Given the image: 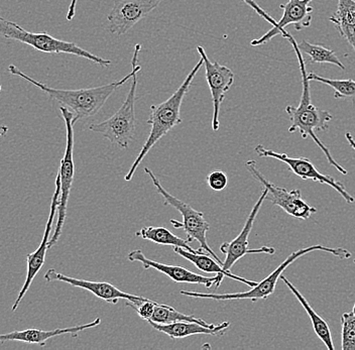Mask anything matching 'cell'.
<instances>
[{
  "label": "cell",
  "instance_id": "3957f363",
  "mask_svg": "<svg viewBox=\"0 0 355 350\" xmlns=\"http://www.w3.org/2000/svg\"><path fill=\"white\" fill-rule=\"evenodd\" d=\"M204 65L203 59H200L198 63L192 69L185 81L181 84L176 92L166 99L163 103L153 105L150 107V117L148 119V125H150V136L146 139L143 148L139 152V156L137 157L135 161H133L132 167H130L128 173H126L125 181H132L133 175L137 172V168L141 165L144 157L148 154L150 150L154 148L155 143L165 137L168 132H170L175 126L182 123L181 119V106L183 103L184 98L189 91V88L192 85L193 80L199 72L200 69Z\"/></svg>",
  "mask_w": 355,
  "mask_h": 350
},
{
  "label": "cell",
  "instance_id": "5bb4252c",
  "mask_svg": "<svg viewBox=\"0 0 355 350\" xmlns=\"http://www.w3.org/2000/svg\"><path fill=\"white\" fill-rule=\"evenodd\" d=\"M60 194H61V181H60V176L59 174H58L57 178H55V193L54 195H53L50 215H49L48 222H46V229H44L43 240H42L39 249L26 256V263H28L26 278L21 291H19L17 300H15L12 307H11V310H12L13 312L17 311V308H19V304H21L22 299L24 298V296H26L28 290H30V287L32 286L35 277H37V274H39V272L41 271L42 268H43L44 260H46V250L50 249V247H49V243H50V236L51 232H52L55 216V214H58Z\"/></svg>",
  "mask_w": 355,
  "mask_h": 350
},
{
  "label": "cell",
  "instance_id": "cb8c5ba5",
  "mask_svg": "<svg viewBox=\"0 0 355 350\" xmlns=\"http://www.w3.org/2000/svg\"><path fill=\"white\" fill-rule=\"evenodd\" d=\"M298 48L302 53L309 56L310 62L312 64H331V65L340 68L341 70H345V66L333 50H329L323 46L314 45L305 40H303L301 43H298Z\"/></svg>",
  "mask_w": 355,
  "mask_h": 350
},
{
  "label": "cell",
  "instance_id": "4fadbf2b",
  "mask_svg": "<svg viewBox=\"0 0 355 350\" xmlns=\"http://www.w3.org/2000/svg\"><path fill=\"white\" fill-rule=\"evenodd\" d=\"M200 56L204 61L205 66L206 80L212 96L213 117L212 130L217 132L219 130V113H220L221 103L225 98L226 93L230 91L234 82V73L226 66H222L218 62H211L203 46H197Z\"/></svg>",
  "mask_w": 355,
  "mask_h": 350
},
{
  "label": "cell",
  "instance_id": "7402d4cb",
  "mask_svg": "<svg viewBox=\"0 0 355 350\" xmlns=\"http://www.w3.org/2000/svg\"><path fill=\"white\" fill-rule=\"evenodd\" d=\"M135 236L146 239V240L153 241V243H157V245H170V247H182V249L188 250V252H194V254H199V252L200 254H206L202 249H199L198 250H193L192 247L189 245L188 240H185V239H182L179 238V236H175L170 230L166 229V228L163 227V226H146V227H143L139 232H137Z\"/></svg>",
  "mask_w": 355,
  "mask_h": 350
},
{
  "label": "cell",
  "instance_id": "9a60e30c",
  "mask_svg": "<svg viewBox=\"0 0 355 350\" xmlns=\"http://www.w3.org/2000/svg\"><path fill=\"white\" fill-rule=\"evenodd\" d=\"M311 1L313 0H288L286 3L281 4L279 8L283 10L281 21H277V26H272V30H268L263 37L252 41L250 45L254 46L265 45L277 35L288 34L285 28L288 24H293L296 30H302L310 26L312 24L313 10H314V8L310 6Z\"/></svg>",
  "mask_w": 355,
  "mask_h": 350
},
{
  "label": "cell",
  "instance_id": "e0dca14e",
  "mask_svg": "<svg viewBox=\"0 0 355 350\" xmlns=\"http://www.w3.org/2000/svg\"><path fill=\"white\" fill-rule=\"evenodd\" d=\"M44 280L48 283L62 282L69 283L73 287L80 288V289L87 290L94 296L98 297L101 300L110 303V304H116L119 300L130 301V302H139V301L148 300L141 296L125 293L121 290L117 289L115 286L105 282H91V281L81 280V279L72 278V277L65 276V274L58 272L55 269L49 270L44 274Z\"/></svg>",
  "mask_w": 355,
  "mask_h": 350
},
{
  "label": "cell",
  "instance_id": "6da1fadb",
  "mask_svg": "<svg viewBox=\"0 0 355 350\" xmlns=\"http://www.w3.org/2000/svg\"><path fill=\"white\" fill-rule=\"evenodd\" d=\"M141 46L137 44L133 51V57L132 60V70L130 74L126 75L119 81L112 82L106 85L98 86V87L84 88V89H58L52 88L42 82L32 78V77L22 72L15 65L8 66V71L15 76L26 80L28 83L33 84L40 90L43 91L44 94L48 95L50 99L55 100L61 106L68 108L74 114L73 123H76L80 119H88V117L94 116L101 110L104 104L108 100L111 95L114 93L117 88L125 84L130 78H132L135 74L141 70L139 65V54L141 52Z\"/></svg>",
  "mask_w": 355,
  "mask_h": 350
},
{
  "label": "cell",
  "instance_id": "9c48e42d",
  "mask_svg": "<svg viewBox=\"0 0 355 350\" xmlns=\"http://www.w3.org/2000/svg\"><path fill=\"white\" fill-rule=\"evenodd\" d=\"M245 167L255 180L259 181L263 188L268 190L266 200L281 207L286 213L302 220H307L311 215L316 213V208L313 207L302 198V193L299 189L288 191L286 188L279 187L270 183L257 169V161L254 159L246 161Z\"/></svg>",
  "mask_w": 355,
  "mask_h": 350
},
{
  "label": "cell",
  "instance_id": "ffe728a7",
  "mask_svg": "<svg viewBox=\"0 0 355 350\" xmlns=\"http://www.w3.org/2000/svg\"><path fill=\"white\" fill-rule=\"evenodd\" d=\"M173 249L180 256L191 261L200 271L207 272V274H221L223 276L227 277V278L232 279V280L237 281V282L245 283V285L250 286L252 288L254 287L257 283L254 282V281L246 280L243 277L233 274L232 272L225 271L220 263L209 256V254H200V252L199 254H194V252H188V250L182 249V247H173Z\"/></svg>",
  "mask_w": 355,
  "mask_h": 350
},
{
  "label": "cell",
  "instance_id": "83f0119b",
  "mask_svg": "<svg viewBox=\"0 0 355 350\" xmlns=\"http://www.w3.org/2000/svg\"><path fill=\"white\" fill-rule=\"evenodd\" d=\"M126 305L135 309V312L139 314L141 319L148 321L152 318L157 302L148 299V300L139 301V302H130V301H128Z\"/></svg>",
  "mask_w": 355,
  "mask_h": 350
},
{
  "label": "cell",
  "instance_id": "4dcf8cb0",
  "mask_svg": "<svg viewBox=\"0 0 355 350\" xmlns=\"http://www.w3.org/2000/svg\"><path fill=\"white\" fill-rule=\"evenodd\" d=\"M78 0H71L70 6H69L68 13H67V21H72L76 15V6Z\"/></svg>",
  "mask_w": 355,
  "mask_h": 350
},
{
  "label": "cell",
  "instance_id": "52a82bcc",
  "mask_svg": "<svg viewBox=\"0 0 355 350\" xmlns=\"http://www.w3.org/2000/svg\"><path fill=\"white\" fill-rule=\"evenodd\" d=\"M137 74L132 77V84L125 100L119 110L102 123H92L89 130L102 134L113 145L128 148L135 137V95L137 89Z\"/></svg>",
  "mask_w": 355,
  "mask_h": 350
},
{
  "label": "cell",
  "instance_id": "ba28073f",
  "mask_svg": "<svg viewBox=\"0 0 355 350\" xmlns=\"http://www.w3.org/2000/svg\"><path fill=\"white\" fill-rule=\"evenodd\" d=\"M62 116L65 121L67 130V143L65 155L61 159V166H60L59 174L60 181H61V194H60L59 206H58V221L55 225L54 234L50 238L49 247L52 249L55 243L61 238L62 231H63L64 225H65L67 216V207H68L69 197H70L71 189H72L73 181H74L75 165H74V123L73 119L74 114L64 106L60 107Z\"/></svg>",
  "mask_w": 355,
  "mask_h": 350
},
{
  "label": "cell",
  "instance_id": "8992f818",
  "mask_svg": "<svg viewBox=\"0 0 355 350\" xmlns=\"http://www.w3.org/2000/svg\"><path fill=\"white\" fill-rule=\"evenodd\" d=\"M144 172L150 177V181L153 182L155 189H157V192L163 196L164 200H165L164 204L172 206L173 208L177 209L183 216V223H180L179 221L174 220V219H171V223L174 225V227L183 228L186 234H187L189 243L194 240L198 241L200 249L203 250L206 254H210L213 259H215L222 265L223 261L217 256V254L208 245L206 234L209 231L210 225L206 220L205 215H204L203 212L197 211L190 204L183 202V201L178 199L177 197H175L174 195L166 191L163 185H162L161 182H159V178L155 176V173L152 170L148 169V168H144Z\"/></svg>",
  "mask_w": 355,
  "mask_h": 350
},
{
  "label": "cell",
  "instance_id": "d4e9b609",
  "mask_svg": "<svg viewBox=\"0 0 355 350\" xmlns=\"http://www.w3.org/2000/svg\"><path fill=\"white\" fill-rule=\"evenodd\" d=\"M309 81L319 82L330 86L334 90V98L346 99L355 103V81L352 79L338 80L324 78L315 73H308Z\"/></svg>",
  "mask_w": 355,
  "mask_h": 350
},
{
  "label": "cell",
  "instance_id": "f1b7e54d",
  "mask_svg": "<svg viewBox=\"0 0 355 350\" xmlns=\"http://www.w3.org/2000/svg\"><path fill=\"white\" fill-rule=\"evenodd\" d=\"M208 185L214 191H223L227 187L228 179L223 170H213L207 177Z\"/></svg>",
  "mask_w": 355,
  "mask_h": 350
},
{
  "label": "cell",
  "instance_id": "e575fe53",
  "mask_svg": "<svg viewBox=\"0 0 355 350\" xmlns=\"http://www.w3.org/2000/svg\"><path fill=\"white\" fill-rule=\"evenodd\" d=\"M354 263H355V260H354Z\"/></svg>",
  "mask_w": 355,
  "mask_h": 350
},
{
  "label": "cell",
  "instance_id": "2e32d148",
  "mask_svg": "<svg viewBox=\"0 0 355 350\" xmlns=\"http://www.w3.org/2000/svg\"><path fill=\"white\" fill-rule=\"evenodd\" d=\"M128 261H132V263L139 261V263H143L146 270L154 269L155 271L166 274L175 283H200V285L205 286L208 289L215 286V289H218L221 283L223 282L224 278H225V276L221 274H216L214 277H204L189 271L183 267L165 265V263H159V261L150 260L144 256L141 250H132L128 254Z\"/></svg>",
  "mask_w": 355,
  "mask_h": 350
},
{
  "label": "cell",
  "instance_id": "7c38bea8",
  "mask_svg": "<svg viewBox=\"0 0 355 350\" xmlns=\"http://www.w3.org/2000/svg\"><path fill=\"white\" fill-rule=\"evenodd\" d=\"M266 195H268V190L263 188L261 197H259V200L257 201V203H255V205L252 207V211H250L248 219H246L245 225H244L243 230H241L239 236L233 239V240L230 241V243H222L220 250L222 254L226 256L225 260H224L223 263H222V267H223L225 271L232 272L233 265H234L237 261L241 260L246 254H274L275 252H276V250H275L274 247H266H266L257 250L248 249V238H250V232H252V227H254L255 218H257L259 209H261V206H263V201L266 199Z\"/></svg>",
  "mask_w": 355,
  "mask_h": 350
},
{
  "label": "cell",
  "instance_id": "8fae6325",
  "mask_svg": "<svg viewBox=\"0 0 355 350\" xmlns=\"http://www.w3.org/2000/svg\"><path fill=\"white\" fill-rule=\"evenodd\" d=\"M165 0H115L108 13L111 34L121 37L132 30Z\"/></svg>",
  "mask_w": 355,
  "mask_h": 350
},
{
  "label": "cell",
  "instance_id": "1f68e13d",
  "mask_svg": "<svg viewBox=\"0 0 355 350\" xmlns=\"http://www.w3.org/2000/svg\"><path fill=\"white\" fill-rule=\"evenodd\" d=\"M345 137L346 139H347L348 143H349L350 147L354 148V150H355V141L354 137H352V134H350V132H346Z\"/></svg>",
  "mask_w": 355,
  "mask_h": 350
},
{
  "label": "cell",
  "instance_id": "4316f807",
  "mask_svg": "<svg viewBox=\"0 0 355 350\" xmlns=\"http://www.w3.org/2000/svg\"><path fill=\"white\" fill-rule=\"evenodd\" d=\"M343 325V350H355V304L349 313L341 317Z\"/></svg>",
  "mask_w": 355,
  "mask_h": 350
},
{
  "label": "cell",
  "instance_id": "d6986e66",
  "mask_svg": "<svg viewBox=\"0 0 355 350\" xmlns=\"http://www.w3.org/2000/svg\"><path fill=\"white\" fill-rule=\"evenodd\" d=\"M150 326L157 331L163 332L172 339H181L197 334H206V335L222 336L230 329V322H221L216 326L211 328L203 326L195 322H176L171 324H157L148 321Z\"/></svg>",
  "mask_w": 355,
  "mask_h": 350
},
{
  "label": "cell",
  "instance_id": "ac0fdd59",
  "mask_svg": "<svg viewBox=\"0 0 355 350\" xmlns=\"http://www.w3.org/2000/svg\"><path fill=\"white\" fill-rule=\"evenodd\" d=\"M100 323H101V319L96 318L87 324L63 328V329L41 330L30 328V329L19 330V331L17 330L10 333L0 334V342L21 341V342L28 343V344H39L40 347H44L49 339L64 335V334H72V335L76 336L79 332L84 331V330L99 326Z\"/></svg>",
  "mask_w": 355,
  "mask_h": 350
},
{
  "label": "cell",
  "instance_id": "603a6c76",
  "mask_svg": "<svg viewBox=\"0 0 355 350\" xmlns=\"http://www.w3.org/2000/svg\"><path fill=\"white\" fill-rule=\"evenodd\" d=\"M148 321L157 323V324H171V323L176 322H195L203 325L206 327H215L217 324H209L202 320L201 318L194 315H186V314L181 313L178 311L175 308L165 304H159L157 303L155 305L154 313H153L152 318Z\"/></svg>",
  "mask_w": 355,
  "mask_h": 350
},
{
  "label": "cell",
  "instance_id": "d6a6232c",
  "mask_svg": "<svg viewBox=\"0 0 355 350\" xmlns=\"http://www.w3.org/2000/svg\"><path fill=\"white\" fill-rule=\"evenodd\" d=\"M8 126H0V139H3V137L8 134Z\"/></svg>",
  "mask_w": 355,
  "mask_h": 350
},
{
  "label": "cell",
  "instance_id": "5b68a950",
  "mask_svg": "<svg viewBox=\"0 0 355 350\" xmlns=\"http://www.w3.org/2000/svg\"><path fill=\"white\" fill-rule=\"evenodd\" d=\"M0 37L10 41L21 42L32 46L39 52L48 54H69L89 60L97 65L107 68L111 65L110 60L102 59L88 51L84 50L75 43L55 39L48 33H32L24 30L19 24L8 21L0 15Z\"/></svg>",
  "mask_w": 355,
  "mask_h": 350
},
{
  "label": "cell",
  "instance_id": "484cf974",
  "mask_svg": "<svg viewBox=\"0 0 355 350\" xmlns=\"http://www.w3.org/2000/svg\"><path fill=\"white\" fill-rule=\"evenodd\" d=\"M329 21L336 28L355 26V0H338L336 12Z\"/></svg>",
  "mask_w": 355,
  "mask_h": 350
},
{
  "label": "cell",
  "instance_id": "277c9868",
  "mask_svg": "<svg viewBox=\"0 0 355 350\" xmlns=\"http://www.w3.org/2000/svg\"><path fill=\"white\" fill-rule=\"evenodd\" d=\"M317 250L331 254L333 256H336V258L340 259V260H347V259L352 258V252L349 250L343 249V247L332 249V247H327V245H311V247H304V249L297 250V252L291 254L274 272H270L261 282L257 283L254 287L252 288L250 291L234 294H205L199 293V292L187 291V290H181L180 294L183 295V296L190 297V298L209 299V300L215 301L246 300L248 299V300L255 303L259 300H266L268 297L272 296L275 293L277 281L281 279L282 274H283L284 271L287 269L288 265H292L295 261L298 260L301 256L311 254L313 252H317Z\"/></svg>",
  "mask_w": 355,
  "mask_h": 350
},
{
  "label": "cell",
  "instance_id": "f546056e",
  "mask_svg": "<svg viewBox=\"0 0 355 350\" xmlns=\"http://www.w3.org/2000/svg\"><path fill=\"white\" fill-rule=\"evenodd\" d=\"M243 1L245 2L248 6H250V8H252V10L259 15V17L266 19L268 24H272V26H277V21H276V19H275L274 17H270V15H268V13H266V12H265V10H263V8H261V6L254 1V0H243Z\"/></svg>",
  "mask_w": 355,
  "mask_h": 350
},
{
  "label": "cell",
  "instance_id": "30bf717a",
  "mask_svg": "<svg viewBox=\"0 0 355 350\" xmlns=\"http://www.w3.org/2000/svg\"><path fill=\"white\" fill-rule=\"evenodd\" d=\"M255 152L259 155L261 158H272L279 159L288 166V169L292 170L296 176L301 178L304 181H313L320 183L322 185L330 186L337 193L341 195V197L346 202L352 204L354 202V197L348 193L344 184L341 182L335 180L331 176L324 175L320 170L315 167L314 164L309 159L305 157H299V158H292L287 154H279V152H274V150H268L263 146L259 145L255 147Z\"/></svg>",
  "mask_w": 355,
  "mask_h": 350
},
{
  "label": "cell",
  "instance_id": "836d02e7",
  "mask_svg": "<svg viewBox=\"0 0 355 350\" xmlns=\"http://www.w3.org/2000/svg\"><path fill=\"white\" fill-rule=\"evenodd\" d=\"M0 79H1V77H0ZM1 90H2V86H1V84H0V92H1Z\"/></svg>",
  "mask_w": 355,
  "mask_h": 350
},
{
  "label": "cell",
  "instance_id": "7a4b0ae2",
  "mask_svg": "<svg viewBox=\"0 0 355 350\" xmlns=\"http://www.w3.org/2000/svg\"><path fill=\"white\" fill-rule=\"evenodd\" d=\"M282 37L284 39H287L294 48L302 74V95L299 105L297 107L294 105H288L286 107V112H287L291 121L288 132L294 134V132H299L304 139L311 137L323 152V154L325 155L326 159H327L329 165L339 170L341 174L347 175V170L344 169L343 166L339 165L333 159L328 148L322 143L320 139L316 134V132H325L328 130V128H329L328 123L332 121L333 115L328 110L316 107L311 101L310 81L308 79L307 68H306L303 55H302L301 51L299 50L298 43L293 37V35H291L288 33L285 35H282Z\"/></svg>",
  "mask_w": 355,
  "mask_h": 350
},
{
  "label": "cell",
  "instance_id": "44dd1931",
  "mask_svg": "<svg viewBox=\"0 0 355 350\" xmlns=\"http://www.w3.org/2000/svg\"><path fill=\"white\" fill-rule=\"evenodd\" d=\"M281 280L286 283V286L291 290V292L296 297L300 304L303 306L304 309L307 312L308 315L310 317L311 322H312L313 329H314L316 335L321 339L322 342H324V344L326 345L328 349L334 350L335 347L334 345H333L331 331H330L327 322H326L320 315L317 314V312L313 309L312 306L306 300L305 297L300 293L299 290L296 289V287L293 285V283H291L283 274L281 276Z\"/></svg>",
  "mask_w": 355,
  "mask_h": 350
}]
</instances>
